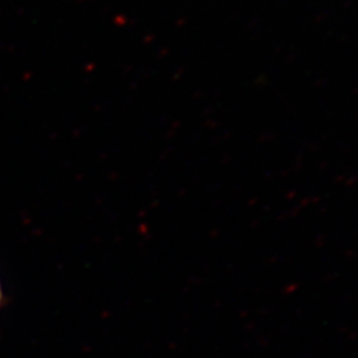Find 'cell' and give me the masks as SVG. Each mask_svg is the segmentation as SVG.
<instances>
[{
	"label": "cell",
	"mask_w": 358,
	"mask_h": 358,
	"mask_svg": "<svg viewBox=\"0 0 358 358\" xmlns=\"http://www.w3.org/2000/svg\"><path fill=\"white\" fill-rule=\"evenodd\" d=\"M4 306V292H3V287H1V282H0V309Z\"/></svg>",
	"instance_id": "obj_1"
}]
</instances>
